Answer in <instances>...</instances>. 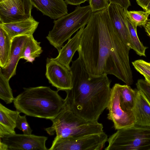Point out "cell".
I'll return each instance as SVG.
<instances>
[{"label":"cell","mask_w":150,"mask_h":150,"mask_svg":"<svg viewBox=\"0 0 150 150\" xmlns=\"http://www.w3.org/2000/svg\"><path fill=\"white\" fill-rule=\"evenodd\" d=\"M130 50L114 27L107 8L92 13L83 30L77 51L90 77L105 74L132 85Z\"/></svg>","instance_id":"cell-1"},{"label":"cell","mask_w":150,"mask_h":150,"mask_svg":"<svg viewBox=\"0 0 150 150\" xmlns=\"http://www.w3.org/2000/svg\"><path fill=\"white\" fill-rule=\"evenodd\" d=\"M71 88L66 91V105L75 114L87 120L98 121L107 108L111 95L112 80L105 74L90 77L79 57L72 61Z\"/></svg>","instance_id":"cell-2"},{"label":"cell","mask_w":150,"mask_h":150,"mask_svg":"<svg viewBox=\"0 0 150 150\" xmlns=\"http://www.w3.org/2000/svg\"><path fill=\"white\" fill-rule=\"evenodd\" d=\"M24 91L14 98L16 110L27 116L50 120L56 117L66 104L65 99L58 91L50 87L39 86L24 88Z\"/></svg>","instance_id":"cell-3"},{"label":"cell","mask_w":150,"mask_h":150,"mask_svg":"<svg viewBox=\"0 0 150 150\" xmlns=\"http://www.w3.org/2000/svg\"><path fill=\"white\" fill-rule=\"evenodd\" d=\"M51 120L52 126L45 129L50 135L56 134L54 139L75 137L104 132L102 124L85 120L75 114L66 105Z\"/></svg>","instance_id":"cell-4"},{"label":"cell","mask_w":150,"mask_h":150,"mask_svg":"<svg viewBox=\"0 0 150 150\" xmlns=\"http://www.w3.org/2000/svg\"><path fill=\"white\" fill-rule=\"evenodd\" d=\"M92 13L89 5L77 6L72 12L54 20L47 39L58 51L74 33L87 24Z\"/></svg>","instance_id":"cell-5"},{"label":"cell","mask_w":150,"mask_h":150,"mask_svg":"<svg viewBox=\"0 0 150 150\" xmlns=\"http://www.w3.org/2000/svg\"><path fill=\"white\" fill-rule=\"evenodd\" d=\"M107 142L105 150H150V127L135 124L118 129Z\"/></svg>","instance_id":"cell-6"},{"label":"cell","mask_w":150,"mask_h":150,"mask_svg":"<svg viewBox=\"0 0 150 150\" xmlns=\"http://www.w3.org/2000/svg\"><path fill=\"white\" fill-rule=\"evenodd\" d=\"M104 132L75 137L54 139L49 150H100L107 141Z\"/></svg>","instance_id":"cell-7"},{"label":"cell","mask_w":150,"mask_h":150,"mask_svg":"<svg viewBox=\"0 0 150 150\" xmlns=\"http://www.w3.org/2000/svg\"><path fill=\"white\" fill-rule=\"evenodd\" d=\"M33 6L30 0H5L0 2V23L15 22L30 18Z\"/></svg>","instance_id":"cell-8"},{"label":"cell","mask_w":150,"mask_h":150,"mask_svg":"<svg viewBox=\"0 0 150 150\" xmlns=\"http://www.w3.org/2000/svg\"><path fill=\"white\" fill-rule=\"evenodd\" d=\"M45 76L49 83L59 91L66 92L72 87V74L71 69H67L55 58H47Z\"/></svg>","instance_id":"cell-9"},{"label":"cell","mask_w":150,"mask_h":150,"mask_svg":"<svg viewBox=\"0 0 150 150\" xmlns=\"http://www.w3.org/2000/svg\"><path fill=\"white\" fill-rule=\"evenodd\" d=\"M47 139L44 136L15 133L6 135L0 140L6 145L8 150H47Z\"/></svg>","instance_id":"cell-10"},{"label":"cell","mask_w":150,"mask_h":150,"mask_svg":"<svg viewBox=\"0 0 150 150\" xmlns=\"http://www.w3.org/2000/svg\"><path fill=\"white\" fill-rule=\"evenodd\" d=\"M111 21L127 47L130 50L129 32L126 20L127 10L117 4L110 3L107 8Z\"/></svg>","instance_id":"cell-11"},{"label":"cell","mask_w":150,"mask_h":150,"mask_svg":"<svg viewBox=\"0 0 150 150\" xmlns=\"http://www.w3.org/2000/svg\"><path fill=\"white\" fill-rule=\"evenodd\" d=\"M28 36L20 35L13 38L11 50L8 62L0 70L6 77L9 81L10 79L16 74L18 63L24 45L28 39Z\"/></svg>","instance_id":"cell-12"},{"label":"cell","mask_w":150,"mask_h":150,"mask_svg":"<svg viewBox=\"0 0 150 150\" xmlns=\"http://www.w3.org/2000/svg\"><path fill=\"white\" fill-rule=\"evenodd\" d=\"M30 0L34 7L51 19H58L68 14L67 4L64 0Z\"/></svg>","instance_id":"cell-13"},{"label":"cell","mask_w":150,"mask_h":150,"mask_svg":"<svg viewBox=\"0 0 150 150\" xmlns=\"http://www.w3.org/2000/svg\"><path fill=\"white\" fill-rule=\"evenodd\" d=\"M132 111L135 125L150 127V102L140 90H137L136 98Z\"/></svg>","instance_id":"cell-14"},{"label":"cell","mask_w":150,"mask_h":150,"mask_svg":"<svg viewBox=\"0 0 150 150\" xmlns=\"http://www.w3.org/2000/svg\"><path fill=\"white\" fill-rule=\"evenodd\" d=\"M39 22L32 16L22 21L8 23H0V26L12 38L20 35H33L37 28Z\"/></svg>","instance_id":"cell-15"},{"label":"cell","mask_w":150,"mask_h":150,"mask_svg":"<svg viewBox=\"0 0 150 150\" xmlns=\"http://www.w3.org/2000/svg\"><path fill=\"white\" fill-rule=\"evenodd\" d=\"M85 26L79 29L71 38L68 40L67 43L58 51V55L55 58L69 69H71L70 64L73 57L79 48L81 35Z\"/></svg>","instance_id":"cell-16"},{"label":"cell","mask_w":150,"mask_h":150,"mask_svg":"<svg viewBox=\"0 0 150 150\" xmlns=\"http://www.w3.org/2000/svg\"><path fill=\"white\" fill-rule=\"evenodd\" d=\"M20 112L10 110L0 103V138L16 133V121Z\"/></svg>","instance_id":"cell-17"},{"label":"cell","mask_w":150,"mask_h":150,"mask_svg":"<svg viewBox=\"0 0 150 150\" xmlns=\"http://www.w3.org/2000/svg\"><path fill=\"white\" fill-rule=\"evenodd\" d=\"M40 43L34 39L33 35L28 36L23 48L21 59H25L26 62L33 63L36 57H40L42 52Z\"/></svg>","instance_id":"cell-18"},{"label":"cell","mask_w":150,"mask_h":150,"mask_svg":"<svg viewBox=\"0 0 150 150\" xmlns=\"http://www.w3.org/2000/svg\"><path fill=\"white\" fill-rule=\"evenodd\" d=\"M126 16L129 32L130 49H133L139 56L146 57V50L148 47L144 46L139 40L137 33V26L129 19L126 15Z\"/></svg>","instance_id":"cell-19"},{"label":"cell","mask_w":150,"mask_h":150,"mask_svg":"<svg viewBox=\"0 0 150 150\" xmlns=\"http://www.w3.org/2000/svg\"><path fill=\"white\" fill-rule=\"evenodd\" d=\"M0 26V67L7 64L10 54L12 39Z\"/></svg>","instance_id":"cell-20"},{"label":"cell","mask_w":150,"mask_h":150,"mask_svg":"<svg viewBox=\"0 0 150 150\" xmlns=\"http://www.w3.org/2000/svg\"><path fill=\"white\" fill-rule=\"evenodd\" d=\"M0 98L6 104L13 102L14 98L9 81L4 76L0 70Z\"/></svg>","instance_id":"cell-21"},{"label":"cell","mask_w":150,"mask_h":150,"mask_svg":"<svg viewBox=\"0 0 150 150\" xmlns=\"http://www.w3.org/2000/svg\"><path fill=\"white\" fill-rule=\"evenodd\" d=\"M150 14L145 11H126V15L129 19L137 26L144 27L148 22V18Z\"/></svg>","instance_id":"cell-22"},{"label":"cell","mask_w":150,"mask_h":150,"mask_svg":"<svg viewBox=\"0 0 150 150\" xmlns=\"http://www.w3.org/2000/svg\"><path fill=\"white\" fill-rule=\"evenodd\" d=\"M135 69L144 76L150 77V62L138 59L132 62Z\"/></svg>","instance_id":"cell-23"},{"label":"cell","mask_w":150,"mask_h":150,"mask_svg":"<svg viewBox=\"0 0 150 150\" xmlns=\"http://www.w3.org/2000/svg\"><path fill=\"white\" fill-rule=\"evenodd\" d=\"M26 116L25 115L23 116L18 115L16 121V128L21 130L23 134L30 135L33 130L27 121Z\"/></svg>","instance_id":"cell-24"},{"label":"cell","mask_w":150,"mask_h":150,"mask_svg":"<svg viewBox=\"0 0 150 150\" xmlns=\"http://www.w3.org/2000/svg\"><path fill=\"white\" fill-rule=\"evenodd\" d=\"M89 6L92 13L107 8L110 3L108 0H89Z\"/></svg>","instance_id":"cell-25"},{"label":"cell","mask_w":150,"mask_h":150,"mask_svg":"<svg viewBox=\"0 0 150 150\" xmlns=\"http://www.w3.org/2000/svg\"><path fill=\"white\" fill-rule=\"evenodd\" d=\"M136 86L137 89L144 93L150 102V83L145 80L141 79L137 80Z\"/></svg>","instance_id":"cell-26"},{"label":"cell","mask_w":150,"mask_h":150,"mask_svg":"<svg viewBox=\"0 0 150 150\" xmlns=\"http://www.w3.org/2000/svg\"><path fill=\"white\" fill-rule=\"evenodd\" d=\"M110 3L117 4L127 10L131 6L129 0H108Z\"/></svg>","instance_id":"cell-27"},{"label":"cell","mask_w":150,"mask_h":150,"mask_svg":"<svg viewBox=\"0 0 150 150\" xmlns=\"http://www.w3.org/2000/svg\"><path fill=\"white\" fill-rule=\"evenodd\" d=\"M89 0H64L67 4L73 5H79Z\"/></svg>","instance_id":"cell-28"},{"label":"cell","mask_w":150,"mask_h":150,"mask_svg":"<svg viewBox=\"0 0 150 150\" xmlns=\"http://www.w3.org/2000/svg\"><path fill=\"white\" fill-rule=\"evenodd\" d=\"M137 4L144 10L150 0H136Z\"/></svg>","instance_id":"cell-29"},{"label":"cell","mask_w":150,"mask_h":150,"mask_svg":"<svg viewBox=\"0 0 150 150\" xmlns=\"http://www.w3.org/2000/svg\"><path fill=\"white\" fill-rule=\"evenodd\" d=\"M144 27L147 35L150 37V21L147 22Z\"/></svg>","instance_id":"cell-30"},{"label":"cell","mask_w":150,"mask_h":150,"mask_svg":"<svg viewBox=\"0 0 150 150\" xmlns=\"http://www.w3.org/2000/svg\"><path fill=\"white\" fill-rule=\"evenodd\" d=\"M0 150H8L6 145L0 140Z\"/></svg>","instance_id":"cell-31"},{"label":"cell","mask_w":150,"mask_h":150,"mask_svg":"<svg viewBox=\"0 0 150 150\" xmlns=\"http://www.w3.org/2000/svg\"><path fill=\"white\" fill-rule=\"evenodd\" d=\"M144 10L150 14V1Z\"/></svg>","instance_id":"cell-32"},{"label":"cell","mask_w":150,"mask_h":150,"mask_svg":"<svg viewBox=\"0 0 150 150\" xmlns=\"http://www.w3.org/2000/svg\"><path fill=\"white\" fill-rule=\"evenodd\" d=\"M144 77L145 78V80L150 83V77L146 76H144Z\"/></svg>","instance_id":"cell-33"},{"label":"cell","mask_w":150,"mask_h":150,"mask_svg":"<svg viewBox=\"0 0 150 150\" xmlns=\"http://www.w3.org/2000/svg\"><path fill=\"white\" fill-rule=\"evenodd\" d=\"M5 0H0V2H2Z\"/></svg>","instance_id":"cell-34"}]
</instances>
